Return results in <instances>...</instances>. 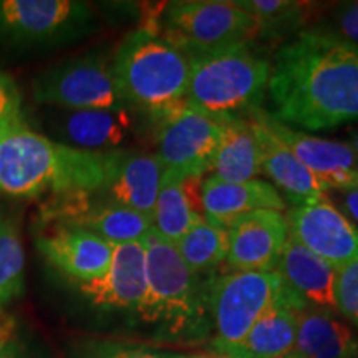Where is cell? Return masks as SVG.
<instances>
[{"label":"cell","mask_w":358,"mask_h":358,"mask_svg":"<svg viewBox=\"0 0 358 358\" xmlns=\"http://www.w3.org/2000/svg\"><path fill=\"white\" fill-rule=\"evenodd\" d=\"M267 93L271 115L301 131L358 122V50L320 27L302 30L275 52Z\"/></svg>","instance_id":"cell-1"},{"label":"cell","mask_w":358,"mask_h":358,"mask_svg":"<svg viewBox=\"0 0 358 358\" xmlns=\"http://www.w3.org/2000/svg\"><path fill=\"white\" fill-rule=\"evenodd\" d=\"M108 153L75 150L24 123L0 129V191L12 198L43 192H101Z\"/></svg>","instance_id":"cell-2"},{"label":"cell","mask_w":358,"mask_h":358,"mask_svg":"<svg viewBox=\"0 0 358 358\" xmlns=\"http://www.w3.org/2000/svg\"><path fill=\"white\" fill-rule=\"evenodd\" d=\"M111 71L124 105L145 111L155 122L186 103L189 58L151 27L123 38Z\"/></svg>","instance_id":"cell-3"},{"label":"cell","mask_w":358,"mask_h":358,"mask_svg":"<svg viewBox=\"0 0 358 358\" xmlns=\"http://www.w3.org/2000/svg\"><path fill=\"white\" fill-rule=\"evenodd\" d=\"M186 103L216 118L245 116L261 108L271 77V62L239 43L217 50L189 53Z\"/></svg>","instance_id":"cell-4"},{"label":"cell","mask_w":358,"mask_h":358,"mask_svg":"<svg viewBox=\"0 0 358 358\" xmlns=\"http://www.w3.org/2000/svg\"><path fill=\"white\" fill-rule=\"evenodd\" d=\"M146 252L148 290L138 308L146 322H158L173 335L194 334L208 310V282L189 268L176 248L153 227L143 239Z\"/></svg>","instance_id":"cell-5"},{"label":"cell","mask_w":358,"mask_h":358,"mask_svg":"<svg viewBox=\"0 0 358 358\" xmlns=\"http://www.w3.org/2000/svg\"><path fill=\"white\" fill-rule=\"evenodd\" d=\"M279 303L307 308L277 271L232 272L209 279L208 310L216 329L213 350L239 343L264 313Z\"/></svg>","instance_id":"cell-6"},{"label":"cell","mask_w":358,"mask_h":358,"mask_svg":"<svg viewBox=\"0 0 358 358\" xmlns=\"http://www.w3.org/2000/svg\"><path fill=\"white\" fill-rule=\"evenodd\" d=\"M158 32L186 55L250 43L257 22L226 0H178L163 3Z\"/></svg>","instance_id":"cell-7"},{"label":"cell","mask_w":358,"mask_h":358,"mask_svg":"<svg viewBox=\"0 0 358 358\" xmlns=\"http://www.w3.org/2000/svg\"><path fill=\"white\" fill-rule=\"evenodd\" d=\"M95 27L87 2L0 0V43L15 48L58 47L83 38Z\"/></svg>","instance_id":"cell-8"},{"label":"cell","mask_w":358,"mask_h":358,"mask_svg":"<svg viewBox=\"0 0 358 358\" xmlns=\"http://www.w3.org/2000/svg\"><path fill=\"white\" fill-rule=\"evenodd\" d=\"M32 96L38 105L60 110L128 108L116 88L111 62L92 52L48 66L35 77Z\"/></svg>","instance_id":"cell-9"},{"label":"cell","mask_w":358,"mask_h":358,"mask_svg":"<svg viewBox=\"0 0 358 358\" xmlns=\"http://www.w3.org/2000/svg\"><path fill=\"white\" fill-rule=\"evenodd\" d=\"M222 128V118L206 115L187 103L161 116L156 120V145L164 169L203 178L211 166Z\"/></svg>","instance_id":"cell-10"},{"label":"cell","mask_w":358,"mask_h":358,"mask_svg":"<svg viewBox=\"0 0 358 358\" xmlns=\"http://www.w3.org/2000/svg\"><path fill=\"white\" fill-rule=\"evenodd\" d=\"M249 118L257 122L261 127L274 134L282 145L290 150L307 169L320 179L327 191L345 189L355 186L358 176V158L350 143L325 140L312 136L301 129H292L262 108L249 111Z\"/></svg>","instance_id":"cell-11"},{"label":"cell","mask_w":358,"mask_h":358,"mask_svg":"<svg viewBox=\"0 0 358 358\" xmlns=\"http://www.w3.org/2000/svg\"><path fill=\"white\" fill-rule=\"evenodd\" d=\"M285 219L289 236L335 268L358 257V229L327 194L294 206Z\"/></svg>","instance_id":"cell-12"},{"label":"cell","mask_w":358,"mask_h":358,"mask_svg":"<svg viewBox=\"0 0 358 358\" xmlns=\"http://www.w3.org/2000/svg\"><path fill=\"white\" fill-rule=\"evenodd\" d=\"M227 226L226 262L236 272H272L289 239L287 219L279 211H254Z\"/></svg>","instance_id":"cell-13"},{"label":"cell","mask_w":358,"mask_h":358,"mask_svg":"<svg viewBox=\"0 0 358 358\" xmlns=\"http://www.w3.org/2000/svg\"><path fill=\"white\" fill-rule=\"evenodd\" d=\"M50 229L37 237V249L48 264L71 280L90 282L108 271L115 245L80 227L48 224Z\"/></svg>","instance_id":"cell-14"},{"label":"cell","mask_w":358,"mask_h":358,"mask_svg":"<svg viewBox=\"0 0 358 358\" xmlns=\"http://www.w3.org/2000/svg\"><path fill=\"white\" fill-rule=\"evenodd\" d=\"M45 129L57 143L75 150L110 153L120 150L131 133V120L123 110H60L45 116Z\"/></svg>","instance_id":"cell-15"},{"label":"cell","mask_w":358,"mask_h":358,"mask_svg":"<svg viewBox=\"0 0 358 358\" xmlns=\"http://www.w3.org/2000/svg\"><path fill=\"white\" fill-rule=\"evenodd\" d=\"M164 166L158 155L116 150L108 153V176L101 194L153 219Z\"/></svg>","instance_id":"cell-16"},{"label":"cell","mask_w":358,"mask_h":358,"mask_svg":"<svg viewBox=\"0 0 358 358\" xmlns=\"http://www.w3.org/2000/svg\"><path fill=\"white\" fill-rule=\"evenodd\" d=\"M78 285L80 292L98 307L128 308L138 312L145 302L148 290L146 252L143 241L115 245L106 274L95 280L78 282Z\"/></svg>","instance_id":"cell-17"},{"label":"cell","mask_w":358,"mask_h":358,"mask_svg":"<svg viewBox=\"0 0 358 358\" xmlns=\"http://www.w3.org/2000/svg\"><path fill=\"white\" fill-rule=\"evenodd\" d=\"M201 199L204 216L224 226L244 214L261 209L280 213L285 208V201L282 199L277 187L259 179L229 182L209 176L203 181Z\"/></svg>","instance_id":"cell-18"},{"label":"cell","mask_w":358,"mask_h":358,"mask_svg":"<svg viewBox=\"0 0 358 358\" xmlns=\"http://www.w3.org/2000/svg\"><path fill=\"white\" fill-rule=\"evenodd\" d=\"M203 178L164 169L153 213V229L173 245L203 219Z\"/></svg>","instance_id":"cell-19"},{"label":"cell","mask_w":358,"mask_h":358,"mask_svg":"<svg viewBox=\"0 0 358 358\" xmlns=\"http://www.w3.org/2000/svg\"><path fill=\"white\" fill-rule=\"evenodd\" d=\"M282 280L306 303L327 310H337L335 279L337 268L317 257L289 236L277 264Z\"/></svg>","instance_id":"cell-20"},{"label":"cell","mask_w":358,"mask_h":358,"mask_svg":"<svg viewBox=\"0 0 358 358\" xmlns=\"http://www.w3.org/2000/svg\"><path fill=\"white\" fill-rule=\"evenodd\" d=\"M222 136L209 171L222 181H252L262 173V150L256 123L248 116L222 118Z\"/></svg>","instance_id":"cell-21"},{"label":"cell","mask_w":358,"mask_h":358,"mask_svg":"<svg viewBox=\"0 0 358 358\" xmlns=\"http://www.w3.org/2000/svg\"><path fill=\"white\" fill-rule=\"evenodd\" d=\"M254 123H256L259 140H261L262 173H266L272 179V182L287 196L292 206L312 203V201L325 196L327 187L322 185L320 179L310 169L303 166L301 161L290 153L289 148L282 145L274 134L268 133L257 122Z\"/></svg>","instance_id":"cell-22"},{"label":"cell","mask_w":358,"mask_h":358,"mask_svg":"<svg viewBox=\"0 0 358 358\" xmlns=\"http://www.w3.org/2000/svg\"><path fill=\"white\" fill-rule=\"evenodd\" d=\"M299 308L287 303L268 308L239 343L217 350L222 358H282L294 352Z\"/></svg>","instance_id":"cell-23"},{"label":"cell","mask_w":358,"mask_h":358,"mask_svg":"<svg viewBox=\"0 0 358 358\" xmlns=\"http://www.w3.org/2000/svg\"><path fill=\"white\" fill-rule=\"evenodd\" d=\"M297 358H357L358 340L345 324L324 310H303L297 317Z\"/></svg>","instance_id":"cell-24"},{"label":"cell","mask_w":358,"mask_h":358,"mask_svg":"<svg viewBox=\"0 0 358 358\" xmlns=\"http://www.w3.org/2000/svg\"><path fill=\"white\" fill-rule=\"evenodd\" d=\"M65 226H73L101 237L111 245L140 243L153 227V219L106 199L98 192L88 209Z\"/></svg>","instance_id":"cell-25"},{"label":"cell","mask_w":358,"mask_h":358,"mask_svg":"<svg viewBox=\"0 0 358 358\" xmlns=\"http://www.w3.org/2000/svg\"><path fill=\"white\" fill-rule=\"evenodd\" d=\"M229 236L227 226L203 217L174 244L182 261L198 274L211 272L226 261Z\"/></svg>","instance_id":"cell-26"},{"label":"cell","mask_w":358,"mask_h":358,"mask_svg":"<svg viewBox=\"0 0 358 358\" xmlns=\"http://www.w3.org/2000/svg\"><path fill=\"white\" fill-rule=\"evenodd\" d=\"M25 252L19 219L0 209V306L24 290Z\"/></svg>","instance_id":"cell-27"},{"label":"cell","mask_w":358,"mask_h":358,"mask_svg":"<svg viewBox=\"0 0 358 358\" xmlns=\"http://www.w3.org/2000/svg\"><path fill=\"white\" fill-rule=\"evenodd\" d=\"M234 3L257 22L259 34L264 35L297 30L308 15V3L294 0H237Z\"/></svg>","instance_id":"cell-28"},{"label":"cell","mask_w":358,"mask_h":358,"mask_svg":"<svg viewBox=\"0 0 358 358\" xmlns=\"http://www.w3.org/2000/svg\"><path fill=\"white\" fill-rule=\"evenodd\" d=\"M335 302L337 310L358 325V257L337 268Z\"/></svg>","instance_id":"cell-29"},{"label":"cell","mask_w":358,"mask_h":358,"mask_svg":"<svg viewBox=\"0 0 358 358\" xmlns=\"http://www.w3.org/2000/svg\"><path fill=\"white\" fill-rule=\"evenodd\" d=\"M320 29L358 50V0L335 3L330 8L327 24Z\"/></svg>","instance_id":"cell-30"},{"label":"cell","mask_w":358,"mask_h":358,"mask_svg":"<svg viewBox=\"0 0 358 358\" xmlns=\"http://www.w3.org/2000/svg\"><path fill=\"white\" fill-rule=\"evenodd\" d=\"M179 355H169L150 350L146 347L127 345L118 342H93L82 352V358H178Z\"/></svg>","instance_id":"cell-31"},{"label":"cell","mask_w":358,"mask_h":358,"mask_svg":"<svg viewBox=\"0 0 358 358\" xmlns=\"http://www.w3.org/2000/svg\"><path fill=\"white\" fill-rule=\"evenodd\" d=\"M24 123L22 93L10 75L0 71V129Z\"/></svg>","instance_id":"cell-32"},{"label":"cell","mask_w":358,"mask_h":358,"mask_svg":"<svg viewBox=\"0 0 358 358\" xmlns=\"http://www.w3.org/2000/svg\"><path fill=\"white\" fill-rule=\"evenodd\" d=\"M327 192H335L332 198H329V196H327V198L332 201V203L337 206L338 211L358 229V186Z\"/></svg>","instance_id":"cell-33"},{"label":"cell","mask_w":358,"mask_h":358,"mask_svg":"<svg viewBox=\"0 0 358 358\" xmlns=\"http://www.w3.org/2000/svg\"><path fill=\"white\" fill-rule=\"evenodd\" d=\"M0 358H40L30 352V348L25 343L13 340V337L8 338V342L0 348Z\"/></svg>","instance_id":"cell-34"},{"label":"cell","mask_w":358,"mask_h":358,"mask_svg":"<svg viewBox=\"0 0 358 358\" xmlns=\"http://www.w3.org/2000/svg\"><path fill=\"white\" fill-rule=\"evenodd\" d=\"M10 324H0V348H2L6 343L8 342V338L12 337L10 335Z\"/></svg>","instance_id":"cell-35"},{"label":"cell","mask_w":358,"mask_h":358,"mask_svg":"<svg viewBox=\"0 0 358 358\" xmlns=\"http://www.w3.org/2000/svg\"><path fill=\"white\" fill-rule=\"evenodd\" d=\"M350 146L353 148V151H355V155H357V158H358V129H357V131L352 133Z\"/></svg>","instance_id":"cell-36"},{"label":"cell","mask_w":358,"mask_h":358,"mask_svg":"<svg viewBox=\"0 0 358 358\" xmlns=\"http://www.w3.org/2000/svg\"><path fill=\"white\" fill-rule=\"evenodd\" d=\"M178 358H208V357H181V355H179Z\"/></svg>","instance_id":"cell-37"},{"label":"cell","mask_w":358,"mask_h":358,"mask_svg":"<svg viewBox=\"0 0 358 358\" xmlns=\"http://www.w3.org/2000/svg\"><path fill=\"white\" fill-rule=\"evenodd\" d=\"M282 358H297L294 355V353H290V355H287V357H282Z\"/></svg>","instance_id":"cell-38"},{"label":"cell","mask_w":358,"mask_h":358,"mask_svg":"<svg viewBox=\"0 0 358 358\" xmlns=\"http://www.w3.org/2000/svg\"><path fill=\"white\" fill-rule=\"evenodd\" d=\"M355 186H358V176H357V179H355Z\"/></svg>","instance_id":"cell-39"}]
</instances>
